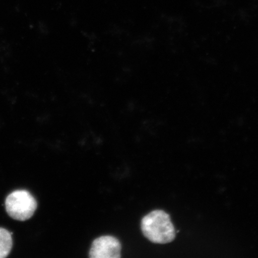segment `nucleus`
I'll return each instance as SVG.
<instances>
[{
    "instance_id": "obj_1",
    "label": "nucleus",
    "mask_w": 258,
    "mask_h": 258,
    "mask_svg": "<svg viewBox=\"0 0 258 258\" xmlns=\"http://www.w3.org/2000/svg\"><path fill=\"white\" fill-rule=\"evenodd\" d=\"M141 230L144 236L154 243H169L176 236L169 215L161 210L151 212L143 218Z\"/></svg>"
},
{
    "instance_id": "obj_2",
    "label": "nucleus",
    "mask_w": 258,
    "mask_h": 258,
    "mask_svg": "<svg viewBox=\"0 0 258 258\" xmlns=\"http://www.w3.org/2000/svg\"><path fill=\"white\" fill-rule=\"evenodd\" d=\"M6 211L15 220L24 221L33 216L37 208L36 200L26 190H17L6 199Z\"/></svg>"
},
{
    "instance_id": "obj_3",
    "label": "nucleus",
    "mask_w": 258,
    "mask_h": 258,
    "mask_svg": "<svg viewBox=\"0 0 258 258\" xmlns=\"http://www.w3.org/2000/svg\"><path fill=\"white\" fill-rule=\"evenodd\" d=\"M120 242L111 235H104L93 241L89 251L92 258H119L121 257Z\"/></svg>"
},
{
    "instance_id": "obj_4",
    "label": "nucleus",
    "mask_w": 258,
    "mask_h": 258,
    "mask_svg": "<svg viewBox=\"0 0 258 258\" xmlns=\"http://www.w3.org/2000/svg\"><path fill=\"white\" fill-rule=\"evenodd\" d=\"M12 246V234L6 229L0 228V258L8 256Z\"/></svg>"
}]
</instances>
